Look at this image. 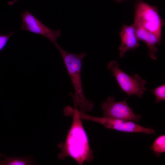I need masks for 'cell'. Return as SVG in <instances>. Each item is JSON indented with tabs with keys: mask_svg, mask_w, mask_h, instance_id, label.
Returning a JSON list of instances; mask_svg holds the SVG:
<instances>
[{
	"mask_svg": "<svg viewBox=\"0 0 165 165\" xmlns=\"http://www.w3.org/2000/svg\"><path fill=\"white\" fill-rule=\"evenodd\" d=\"M74 106L72 122L65 141L58 145L61 150L58 157L61 160L67 157H71L79 165H81L85 162L91 161L94 156L79 116V110L75 105Z\"/></svg>",
	"mask_w": 165,
	"mask_h": 165,
	"instance_id": "cell-1",
	"label": "cell"
},
{
	"mask_svg": "<svg viewBox=\"0 0 165 165\" xmlns=\"http://www.w3.org/2000/svg\"><path fill=\"white\" fill-rule=\"evenodd\" d=\"M55 45L61 55L75 89V94H71L74 104L85 113L91 111L94 104L84 96L81 78L82 62L87 54L85 52L72 53L62 49L57 43Z\"/></svg>",
	"mask_w": 165,
	"mask_h": 165,
	"instance_id": "cell-2",
	"label": "cell"
},
{
	"mask_svg": "<svg viewBox=\"0 0 165 165\" xmlns=\"http://www.w3.org/2000/svg\"><path fill=\"white\" fill-rule=\"evenodd\" d=\"M134 19L147 30L154 34L161 43L163 20L160 18L156 7L142 1H138L135 6Z\"/></svg>",
	"mask_w": 165,
	"mask_h": 165,
	"instance_id": "cell-3",
	"label": "cell"
},
{
	"mask_svg": "<svg viewBox=\"0 0 165 165\" xmlns=\"http://www.w3.org/2000/svg\"><path fill=\"white\" fill-rule=\"evenodd\" d=\"M107 69L111 71L122 90L128 97L135 95L138 97H141L146 90L145 87L146 81L137 74L132 76L127 74L119 68L118 63L116 61H110Z\"/></svg>",
	"mask_w": 165,
	"mask_h": 165,
	"instance_id": "cell-4",
	"label": "cell"
},
{
	"mask_svg": "<svg viewBox=\"0 0 165 165\" xmlns=\"http://www.w3.org/2000/svg\"><path fill=\"white\" fill-rule=\"evenodd\" d=\"M79 115L81 119L100 123L107 129L127 133H142L150 134H155V131L153 128L144 127L130 120L92 116L79 110Z\"/></svg>",
	"mask_w": 165,
	"mask_h": 165,
	"instance_id": "cell-5",
	"label": "cell"
},
{
	"mask_svg": "<svg viewBox=\"0 0 165 165\" xmlns=\"http://www.w3.org/2000/svg\"><path fill=\"white\" fill-rule=\"evenodd\" d=\"M127 98L117 102L115 101L113 97H109L101 105L103 112V117L125 119L135 123L138 122L141 117L133 112L126 102Z\"/></svg>",
	"mask_w": 165,
	"mask_h": 165,
	"instance_id": "cell-6",
	"label": "cell"
},
{
	"mask_svg": "<svg viewBox=\"0 0 165 165\" xmlns=\"http://www.w3.org/2000/svg\"><path fill=\"white\" fill-rule=\"evenodd\" d=\"M21 15L22 24L20 30L41 35L48 38L55 45L57 43L56 40L61 35V31L49 28L28 11L21 13Z\"/></svg>",
	"mask_w": 165,
	"mask_h": 165,
	"instance_id": "cell-7",
	"label": "cell"
},
{
	"mask_svg": "<svg viewBox=\"0 0 165 165\" xmlns=\"http://www.w3.org/2000/svg\"><path fill=\"white\" fill-rule=\"evenodd\" d=\"M119 35L121 43L118 49L121 57H123L128 51L135 49L139 47V41L136 36L133 24L123 25Z\"/></svg>",
	"mask_w": 165,
	"mask_h": 165,
	"instance_id": "cell-8",
	"label": "cell"
},
{
	"mask_svg": "<svg viewBox=\"0 0 165 165\" xmlns=\"http://www.w3.org/2000/svg\"><path fill=\"white\" fill-rule=\"evenodd\" d=\"M133 24L138 40L142 41L148 46L149 56L153 59L156 60V53L158 50L156 46V45H160L161 43L154 34L144 28L136 20L134 19Z\"/></svg>",
	"mask_w": 165,
	"mask_h": 165,
	"instance_id": "cell-9",
	"label": "cell"
},
{
	"mask_svg": "<svg viewBox=\"0 0 165 165\" xmlns=\"http://www.w3.org/2000/svg\"><path fill=\"white\" fill-rule=\"evenodd\" d=\"M0 165H30L34 164L31 157H8L3 154L0 153Z\"/></svg>",
	"mask_w": 165,
	"mask_h": 165,
	"instance_id": "cell-10",
	"label": "cell"
},
{
	"mask_svg": "<svg viewBox=\"0 0 165 165\" xmlns=\"http://www.w3.org/2000/svg\"><path fill=\"white\" fill-rule=\"evenodd\" d=\"M157 157L160 154L165 152V135L163 134L158 136L154 141L150 147Z\"/></svg>",
	"mask_w": 165,
	"mask_h": 165,
	"instance_id": "cell-11",
	"label": "cell"
},
{
	"mask_svg": "<svg viewBox=\"0 0 165 165\" xmlns=\"http://www.w3.org/2000/svg\"><path fill=\"white\" fill-rule=\"evenodd\" d=\"M154 94L156 98V102L165 100V84H164L153 89L150 90Z\"/></svg>",
	"mask_w": 165,
	"mask_h": 165,
	"instance_id": "cell-12",
	"label": "cell"
},
{
	"mask_svg": "<svg viewBox=\"0 0 165 165\" xmlns=\"http://www.w3.org/2000/svg\"><path fill=\"white\" fill-rule=\"evenodd\" d=\"M14 33L13 32L8 35H0V52L6 46L9 38Z\"/></svg>",
	"mask_w": 165,
	"mask_h": 165,
	"instance_id": "cell-13",
	"label": "cell"
},
{
	"mask_svg": "<svg viewBox=\"0 0 165 165\" xmlns=\"http://www.w3.org/2000/svg\"><path fill=\"white\" fill-rule=\"evenodd\" d=\"M115 1L117 2H121L124 0H115Z\"/></svg>",
	"mask_w": 165,
	"mask_h": 165,
	"instance_id": "cell-14",
	"label": "cell"
},
{
	"mask_svg": "<svg viewBox=\"0 0 165 165\" xmlns=\"http://www.w3.org/2000/svg\"></svg>",
	"mask_w": 165,
	"mask_h": 165,
	"instance_id": "cell-15",
	"label": "cell"
}]
</instances>
